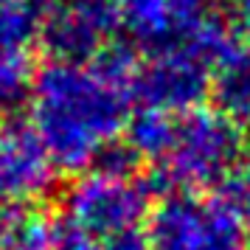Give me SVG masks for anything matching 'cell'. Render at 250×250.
<instances>
[{"instance_id": "4fadbf2b", "label": "cell", "mask_w": 250, "mask_h": 250, "mask_svg": "<svg viewBox=\"0 0 250 250\" xmlns=\"http://www.w3.org/2000/svg\"><path fill=\"white\" fill-rule=\"evenodd\" d=\"M214 194L239 216V222L248 228L250 233V163L248 160H242Z\"/></svg>"}, {"instance_id": "ba28073f", "label": "cell", "mask_w": 250, "mask_h": 250, "mask_svg": "<svg viewBox=\"0 0 250 250\" xmlns=\"http://www.w3.org/2000/svg\"><path fill=\"white\" fill-rule=\"evenodd\" d=\"M57 174L28 118H0V203L28 208L54 188Z\"/></svg>"}, {"instance_id": "5bb4252c", "label": "cell", "mask_w": 250, "mask_h": 250, "mask_svg": "<svg viewBox=\"0 0 250 250\" xmlns=\"http://www.w3.org/2000/svg\"><path fill=\"white\" fill-rule=\"evenodd\" d=\"M233 12H236L239 23V37L250 48V0H233Z\"/></svg>"}, {"instance_id": "52a82bcc", "label": "cell", "mask_w": 250, "mask_h": 250, "mask_svg": "<svg viewBox=\"0 0 250 250\" xmlns=\"http://www.w3.org/2000/svg\"><path fill=\"white\" fill-rule=\"evenodd\" d=\"M115 6L113 0H45L40 42L51 59L90 62L113 45Z\"/></svg>"}, {"instance_id": "8992f818", "label": "cell", "mask_w": 250, "mask_h": 250, "mask_svg": "<svg viewBox=\"0 0 250 250\" xmlns=\"http://www.w3.org/2000/svg\"><path fill=\"white\" fill-rule=\"evenodd\" d=\"M211 93V62L191 48L163 51L138 59L132 76V102L141 110L183 115L205 107Z\"/></svg>"}, {"instance_id": "2e32d148", "label": "cell", "mask_w": 250, "mask_h": 250, "mask_svg": "<svg viewBox=\"0 0 250 250\" xmlns=\"http://www.w3.org/2000/svg\"><path fill=\"white\" fill-rule=\"evenodd\" d=\"M40 3H45V0H40Z\"/></svg>"}, {"instance_id": "8fae6325", "label": "cell", "mask_w": 250, "mask_h": 250, "mask_svg": "<svg viewBox=\"0 0 250 250\" xmlns=\"http://www.w3.org/2000/svg\"><path fill=\"white\" fill-rule=\"evenodd\" d=\"M34 73L31 51L0 48V118H9L20 104L28 102Z\"/></svg>"}, {"instance_id": "9c48e42d", "label": "cell", "mask_w": 250, "mask_h": 250, "mask_svg": "<svg viewBox=\"0 0 250 250\" xmlns=\"http://www.w3.org/2000/svg\"><path fill=\"white\" fill-rule=\"evenodd\" d=\"M208 99L214 102V110L230 121H250V48L242 42V37L214 59Z\"/></svg>"}, {"instance_id": "30bf717a", "label": "cell", "mask_w": 250, "mask_h": 250, "mask_svg": "<svg viewBox=\"0 0 250 250\" xmlns=\"http://www.w3.org/2000/svg\"><path fill=\"white\" fill-rule=\"evenodd\" d=\"M0 250H54V219L0 203Z\"/></svg>"}, {"instance_id": "5b68a950", "label": "cell", "mask_w": 250, "mask_h": 250, "mask_svg": "<svg viewBox=\"0 0 250 250\" xmlns=\"http://www.w3.org/2000/svg\"><path fill=\"white\" fill-rule=\"evenodd\" d=\"M248 228L216 194L169 191L146 222L149 250H248Z\"/></svg>"}, {"instance_id": "7c38bea8", "label": "cell", "mask_w": 250, "mask_h": 250, "mask_svg": "<svg viewBox=\"0 0 250 250\" xmlns=\"http://www.w3.org/2000/svg\"><path fill=\"white\" fill-rule=\"evenodd\" d=\"M40 0H0V48L31 51V45L40 40Z\"/></svg>"}, {"instance_id": "7a4b0ae2", "label": "cell", "mask_w": 250, "mask_h": 250, "mask_svg": "<svg viewBox=\"0 0 250 250\" xmlns=\"http://www.w3.org/2000/svg\"><path fill=\"white\" fill-rule=\"evenodd\" d=\"M149 186L126 166L102 163L70 183L54 219V250H149Z\"/></svg>"}, {"instance_id": "6da1fadb", "label": "cell", "mask_w": 250, "mask_h": 250, "mask_svg": "<svg viewBox=\"0 0 250 250\" xmlns=\"http://www.w3.org/2000/svg\"><path fill=\"white\" fill-rule=\"evenodd\" d=\"M135 68L129 45H107L90 62L48 59L37 68L25 102L28 124L57 171H90L121 146L132 118Z\"/></svg>"}, {"instance_id": "9a60e30c", "label": "cell", "mask_w": 250, "mask_h": 250, "mask_svg": "<svg viewBox=\"0 0 250 250\" xmlns=\"http://www.w3.org/2000/svg\"><path fill=\"white\" fill-rule=\"evenodd\" d=\"M245 160L250 163V129L245 132Z\"/></svg>"}, {"instance_id": "277c9868", "label": "cell", "mask_w": 250, "mask_h": 250, "mask_svg": "<svg viewBox=\"0 0 250 250\" xmlns=\"http://www.w3.org/2000/svg\"><path fill=\"white\" fill-rule=\"evenodd\" d=\"M115 25L144 57L191 48L211 65L239 40L219 0H113Z\"/></svg>"}, {"instance_id": "3957f363", "label": "cell", "mask_w": 250, "mask_h": 250, "mask_svg": "<svg viewBox=\"0 0 250 250\" xmlns=\"http://www.w3.org/2000/svg\"><path fill=\"white\" fill-rule=\"evenodd\" d=\"M245 160V129L214 107L171 115L158 155L149 163L169 191L205 194L219 188Z\"/></svg>"}]
</instances>
